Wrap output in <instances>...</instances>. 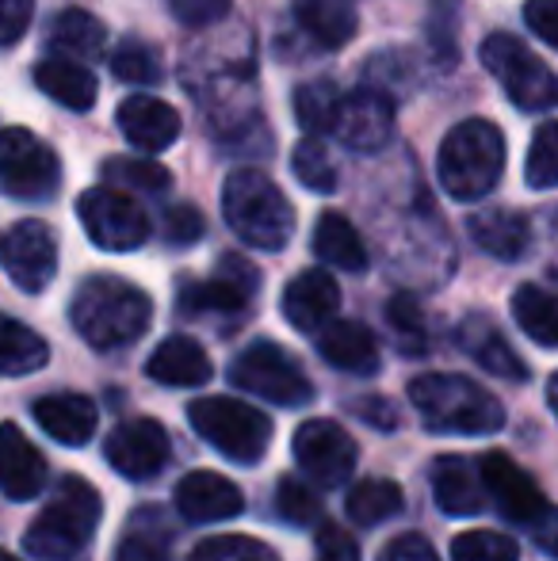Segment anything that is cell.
<instances>
[{
    "instance_id": "7a4b0ae2",
    "label": "cell",
    "mask_w": 558,
    "mask_h": 561,
    "mask_svg": "<svg viewBox=\"0 0 558 561\" xmlns=\"http://www.w3.org/2000/svg\"><path fill=\"white\" fill-rule=\"evenodd\" d=\"M100 493L84 478H61L50 504L23 535V547L38 561H84L100 527Z\"/></svg>"
},
{
    "instance_id": "7dc6e473",
    "label": "cell",
    "mask_w": 558,
    "mask_h": 561,
    "mask_svg": "<svg viewBox=\"0 0 558 561\" xmlns=\"http://www.w3.org/2000/svg\"><path fill=\"white\" fill-rule=\"evenodd\" d=\"M31 12H35V0H0V46L20 43Z\"/></svg>"
},
{
    "instance_id": "ab89813d",
    "label": "cell",
    "mask_w": 558,
    "mask_h": 561,
    "mask_svg": "<svg viewBox=\"0 0 558 561\" xmlns=\"http://www.w3.org/2000/svg\"><path fill=\"white\" fill-rule=\"evenodd\" d=\"M187 561H280V558L272 547L246 539V535H215V539L200 542Z\"/></svg>"
},
{
    "instance_id": "ba28073f",
    "label": "cell",
    "mask_w": 558,
    "mask_h": 561,
    "mask_svg": "<svg viewBox=\"0 0 558 561\" xmlns=\"http://www.w3.org/2000/svg\"><path fill=\"white\" fill-rule=\"evenodd\" d=\"M58 153L23 126L0 130V192L20 203H43L58 192Z\"/></svg>"
},
{
    "instance_id": "30bf717a",
    "label": "cell",
    "mask_w": 558,
    "mask_h": 561,
    "mask_svg": "<svg viewBox=\"0 0 558 561\" xmlns=\"http://www.w3.org/2000/svg\"><path fill=\"white\" fill-rule=\"evenodd\" d=\"M77 215L89 241L104 252H130L146 244L149 218L146 210L119 187H92L77 199Z\"/></svg>"
},
{
    "instance_id": "44dd1931",
    "label": "cell",
    "mask_w": 558,
    "mask_h": 561,
    "mask_svg": "<svg viewBox=\"0 0 558 561\" xmlns=\"http://www.w3.org/2000/svg\"><path fill=\"white\" fill-rule=\"evenodd\" d=\"M455 336H459L463 352H467L482 370H490V375L509 378V382H524V378H528L524 359L513 352V344L501 336V329L493 325L490 318H482V313H470V318H463L459 333H455Z\"/></svg>"
},
{
    "instance_id": "9c48e42d",
    "label": "cell",
    "mask_w": 558,
    "mask_h": 561,
    "mask_svg": "<svg viewBox=\"0 0 558 561\" xmlns=\"http://www.w3.org/2000/svg\"><path fill=\"white\" fill-rule=\"evenodd\" d=\"M230 378H234V386L272 401V405L295 409L314 398V386H310V378L303 375V367H298L283 347L272 344V340L249 344L246 352L234 359Z\"/></svg>"
},
{
    "instance_id": "3957f363",
    "label": "cell",
    "mask_w": 558,
    "mask_h": 561,
    "mask_svg": "<svg viewBox=\"0 0 558 561\" xmlns=\"http://www.w3.org/2000/svg\"><path fill=\"white\" fill-rule=\"evenodd\" d=\"M436 172L452 199H482L498 187L501 172H505V138L486 118H467V123L452 126L447 138L440 141Z\"/></svg>"
},
{
    "instance_id": "4dcf8cb0",
    "label": "cell",
    "mask_w": 558,
    "mask_h": 561,
    "mask_svg": "<svg viewBox=\"0 0 558 561\" xmlns=\"http://www.w3.org/2000/svg\"><path fill=\"white\" fill-rule=\"evenodd\" d=\"M172 554V527L157 508H141L130 516L123 531L115 561H169Z\"/></svg>"
},
{
    "instance_id": "c3c4849f",
    "label": "cell",
    "mask_w": 558,
    "mask_h": 561,
    "mask_svg": "<svg viewBox=\"0 0 558 561\" xmlns=\"http://www.w3.org/2000/svg\"><path fill=\"white\" fill-rule=\"evenodd\" d=\"M524 23L532 27V35H539L547 46L558 50V0H528L524 4Z\"/></svg>"
},
{
    "instance_id": "ac0fdd59",
    "label": "cell",
    "mask_w": 558,
    "mask_h": 561,
    "mask_svg": "<svg viewBox=\"0 0 558 561\" xmlns=\"http://www.w3.org/2000/svg\"><path fill=\"white\" fill-rule=\"evenodd\" d=\"M176 508L187 524H223L234 519L246 501H241V489L234 481H226L215 470H195L187 478H180L176 485Z\"/></svg>"
},
{
    "instance_id": "f35d334b",
    "label": "cell",
    "mask_w": 558,
    "mask_h": 561,
    "mask_svg": "<svg viewBox=\"0 0 558 561\" xmlns=\"http://www.w3.org/2000/svg\"><path fill=\"white\" fill-rule=\"evenodd\" d=\"M112 73L127 84H157L161 81V58L141 38H123L112 54Z\"/></svg>"
},
{
    "instance_id": "681fc988",
    "label": "cell",
    "mask_w": 558,
    "mask_h": 561,
    "mask_svg": "<svg viewBox=\"0 0 558 561\" xmlns=\"http://www.w3.org/2000/svg\"><path fill=\"white\" fill-rule=\"evenodd\" d=\"M379 561H440V558H436V550L429 547V539H421V535H398V539L383 550Z\"/></svg>"
},
{
    "instance_id": "8fae6325",
    "label": "cell",
    "mask_w": 558,
    "mask_h": 561,
    "mask_svg": "<svg viewBox=\"0 0 558 561\" xmlns=\"http://www.w3.org/2000/svg\"><path fill=\"white\" fill-rule=\"evenodd\" d=\"M0 264H4L8 279L15 283L27 295L50 287L54 272H58V241H54V229L46 222H15L0 241Z\"/></svg>"
},
{
    "instance_id": "f1b7e54d",
    "label": "cell",
    "mask_w": 558,
    "mask_h": 561,
    "mask_svg": "<svg viewBox=\"0 0 558 561\" xmlns=\"http://www.w3.org/2000/svg\"><path fill=\"white\" fill-rule=\"evenodd\" d=\"M295 23L314 38L318 46H344L356 35V12L344 0H295Z\"/></svg>"
},
{
    "instance_id": "52a82bcc",
    "label": "cell",
    "mask_w": 558,
    "mask_h": 561,
    "mask_svg": "<svg viewBox=\"0 0 558 561\" xmlns=\"http://www.w3.org/2000/svg\"><path fill=\"white\" fill-rule=\"evenodd\" d=\"M482 66L498 77V84L505 89V96L513 100L521 112H547L558 104V81L547 69L544 58L528 50L516 35H490L482 43Z\"/></svg>"
},
{
    "instance_id": "bcb514c9",
    "label": "cell",
    "mask_w": 558,
    "mask_h": 561,
    "mask_svg": "<svg viewBox=\"0 0 558 561\" xmlns=\"http://www.w3.org/2000/svg\"><path fill=\"white\" fill-rule=\"evenodd\" d=\"M318 561H360V547L344 527L321 524L318 527Z\"/></svg>"
},
{
    "instance_id": "484cf974",
    "label": "cell",
    "mask_w": 558,
    "mask_h": 561,
    "mask_svg": "<svg viewBox=\"0 0 558 561\" xmlns=\"http://www.w3.org/2000/svg\"><path fill=\"white\" fill-rule=\"evenodd\" d=\"M146 375L161 386H176V390H187V386H203L210 378V359L192 336H169L164 344H157V352L149 355Z\"/></svg>"
},
{
    "instance_id": "7c38bea8",
    "label": "cell",
    "mask_w": 558,
    "mask_h": 561,
    "mask_svg": "<svg viewBox=\"0 0 558 561\" xmlns=\"http://www.w3.org/2000/svg\"><path fill=\"white\" fill-rule=\"evenodd\" d=\"M295 458L318 485H344L356 470V439L337 421H306L295 432Z\"/></svg>"
},
{
    "instance_id": "277c9868",
    "label": "cell",
    "mask_w": 558,
    "mask_h": 561,
    "mask_svg": "<svg viewBox=\"0 0 558 561\" xmlns=\"http://www.w3.org/2000/svg\"><path fill=\"white\" fill-rule=\"evenodd\" d=\"M410 401L421 421L436 432L490 436L505 424L501 401L463 375H418L410 382Z\"/></svg>"
},
{
    "instance_id": "603a6c76",
    "label": "cell",
    "mask_w": 558,
    "mask_h": 561,
    "mask_svg": "<svg viewBox=\"0 0 558 561\" xmlns=\"http://www.w3.org/2000/svg\"><path fill=\"white\" fill-rule=\"evenodd\" d=\"M35 424L66 447H84L96 432V405L84 393H46L35 401Z\"/></svg>"
},
{
    "instance_id": "2e32d148",
    "label": "cell",
    "mask_w": 558,
    "mask_h": 561,
    "mask_svg": "<svg viewBox=\"0 0 558 561\" xmlns=\"http://www.w3.org/2000/svg\"><path fill=\"white\" fill-rule=\"evenodd\" d=\"M478 473H482L486 496H493V504H498L505 519H513V524H521V527H532L544 516V508H547L544 493H539L536 481H532L509 455H501V450L482 455Z\"/></svg>"
},
{
    "instance_id": "f5cc1de1",
    "label": "cell",
    "mask_w": 558,
    "mask_h": 561,
    "mask_svg": "<svg viewBox=\"0 0 558 561\" xmlns=\"http://www.w3.org/2000/svg\"><path fill=\"white\" fill-rule=\"evenodd\" d=\"M547 401H551V409L558 416V375H551V382H547Z\"/></svg>"
},
{
    "instance_id": "83f0119b",
    "label": "cell",
    "mask_w": 558,
    "mask_h": 561,
    "mask_svg": "<svg viewBox=\"0 0 558 561\" xmlns=\"http://www.w3.org/2000/svg\"><path fill=\"white\" fill-rule=\"evenodd\" d=\"M50 50H58L54 58H69V61H89V58H104L107 46V31L104 23L92 12H81V8H66L61 15H54L50 35H46Z\"/></svg>"
},
{
    "instance_id": "cb8c5ba5",
    "label": "cell",
    "mask_w": 558,
    "mask_h": 561,
    "mask_svg": "<svg viewBox=\"0 0 558 561\" xmlns=\"http://www.w3.org/2000/svg\"><path fill=\"white\" fill-rule=\"evenodd\" d=\"M432 496H436V504L447 516H475L486 504L482 473H478L475 462H467L459 455L436 458V466H432Z\"/></svg>"
},
{
    "instance_id": "ffe728a7",
    "label": "cell",
    "mask_w": 558,
    "mask_h": 561,
    "mask_svg": "<svg viewBox=\"0 0 558 561\" xmlns=\"http://www.w3.org/2000/svg\"><path fill=\"white\" fill-rule=\"evenodd\" d=\"M115 123H119L123 138L141 153H161L180 138V115L157 96L123 100L119 112H115Z\"/></svg>"
},
{
    "instance_id": "f907efd6",
    "label": "cell",
    "mask_w": 558,
    "mask_h": 561,
    "mask_svg": "<svg viewBox=\"0 0 558 561\" xmlns=\"http://www.w3.org/2000/svg\"><path fill=\"white\" fill-rule=\"evenodd\" d=\"M352 413H356L364 424H375V428H398L395 405H390V401H383V398H360V401H352Z\"/></svg>"
},
{
    "instance_id": "8d00e7d4",
    "label": "cell",
    "mask_w": 558,
    "mask_h": 561,
    "mask_svg": "<svg viewBox=\"0 0 558 561\" xmlns=\"http://www.w3.org/2000/svg\"><path fill=\"white\" fill-rule=\"evenodd\" d=\"M291 169H295V176L303 180V187H310V192H318V195L337 192V164H333V157H329V149L321 146V138L298 141L295 153H291Z\"/></svg>"
},
{
    "instance_id": "e575fe53",
    "label": "cell",
    "mask_w": 558,
    "mask_h": 561,
    "mask_svg": "<svg viewBox=\"0 0 558 561\" xmlns=\"http://www.w3.org/2000/svg\"><path fill=\"white\" fill-rule=\"evenodd\" d=\"M337 107H341V92L333 81H306L295 89V118L310 138L333 130Z\"/></svg>"
},
{
    "instance_id": "8992f818",
    "label": "cell",
    "mask_w": 558,
    "mask_h": 561,
    "mask_svg": "<svg viewBox=\"0 0 558 561\" xmlns=\"http://www.w3.org/2000/svg\"><path fill=\"white\" fill-rule=\"evenodd\" d=\"M187 421L218 455L234 458L241 466L264 458V450L272 444V421L264 413H257L253 405H246V401L200 398L187 409Z\"/></svg>"
},
{
    "instance_id": "4316f807",
    "label": "cell",
    "mask_w": 558,
    "mask_h": 561,
    "mask_svg": "<svg viewBox=\"0 0 558 561\" xmlns=\"http://www.w3.org/2000/svg\"><path fill=\"white\" fill-rule=\"evenodd\" d=\"M35 84L69 112H89L96 104V77L69 58H46L35 66Z\"/></svg>"
},
{
    "instance_id": "e0dca14e",
    "label": "cell",
    "mask_w": 558,
    "mask_h": 561,
    "mask_svg": "<svg viewBox=\"0 0 558 561\" xmlns=\"http://www.w3.org/2000/svg\"><path fill=\"white\" fill-rule=\"evenodd\" d=\"M283 318L298 329V333H321L333 321L337 306H341V287L333 283V275L310 267V272L295 275L283 290Z\"/></svg>"
},
{
    "instance_id": "7402d4cb",
    "label": "cell",
    "mask_w": 558,
    "mask_h": 561,
    "mask_svg": "<svg viewBox=\"0 0 558 561\" xmlns=\"http://www.w3.org/2000/svg\"><path fill=\"white\" fill-rule=\"evenodd\" d=\"M318 352L329 367L349 375H375L379 370V340L364 321H329L318 333Z\"/></svg>"
},
{
    "instance_id": "ee69618b",
    "label": "cell",
    "mask_w": 558,
    "mask_h": 561,
    "mask_svg": "<svg viewBox=\"0 0 558 561\" xmlns=\"http://www.w3.org/2000/svg\"><path fill=\"white\" fill-rule=\"evenodd\" d=\"M387 321H390V329H395L398 336L406 340V347H418L421 352V344H424V313H421V306L413 302L410 295H398V298H390V306H387Z\"/></svg>"
},
{
    "instance_id": "f546056e",
    "label": "cell",
    "mask_w": 558,
    "mask_h": 561,
    "mask_svg": "<svg viewBox=\"0 0 558 561\" xmlns=\"http://www.w3.org/2000/svg\"><path fill=\"white\" fill-rule=\"evenodd\" d=\"M314 252L321 264L341 267V272H364L367 267V249L360 241L356 226L341 215H321L314 226Z\"/></svg>"
},
{
    "instance_id": "b9f144b4",
    "label": "cell",
    "mask_w": 558,
    "mask_h": 561,
    "mask_svg": "<svg viewBox=\"0 0 558 561\" xmlns=\"http://www.w3.org/2000/svg\"><path fill=\"white\" fill-rule=\"evenodd\" d=\"M276 512L287 519V524H298V527L318 524V516H321L318 489H310L306 481H298V478H283L280 489H276Z\"/></svg>"
},
{
    "instance_id": "5b68a950",
    "label": "cell",
    "mask_w": 558,
    "mask_h": 561,
    "mask_svg": "<svg viewBox=\"0 0 558 561\" xmlns=\"http://www.w3.org/2000/svg\"><path fill=\"white\" fill-rule=\"evenodd\" d=\"M223 215L241 241L264 252H280L295 233V210L287 195L257 169H238L226 176Z\"/></svg>"
},
{
    "instance_id": "7bdbcfd3",
    "label": "cell",
    "mask_w": 558,
    "mask_h": 561,
    "mask_svg": "<svg viewBox=\"0 0 558 561\" xmlns=\"http://www.w3.org/2000/svg\"><path fill=\"white\" fill-rule=\"evenodd\" d=\"M169 12L184 23L187 31L215 27L230 15V0H169Z\"/></svg>"
},
{
    "instance_id": "d4e9b609",
    "label": "cell",
    "mask_w": 558,
    "mask_h": 561,
    "mask_svg": "<svg viewBox=\"0 0 558 561\" xmlns=\"http://www.w3.org/2000/svg\"><path fill=\"white\" fill-rule=\"evenodd\" d=\"M467 229H470V241L498 260H521L524 252H528V241H532L528 218L516 215V210H505V207L475 210Z\"/></svg>"
},
{
    "instance_id": "1f68e13d",
    "label": "cell",
    "mask_w": 558,
    "mask_h": 561,
    "mask_svg": "<svg viewBox=\"0 0 558 561\" xmlns=\"http://www.w3.org/2000/svg\"><path fill=\"white\" fill-rule=\"evenodd\" d=\"M46 359H50L46 340L35 329L23 325V321L0 313V375L8 378L31 375V370L46 367Z\"/></svg>"
},
{
    "instance_id": "5bb4252c",
    "label": "cell",
    "mask_w": 558,
    "mask_h": 561,
    "mask_svg": "<svg viewBox=\"0 0 558 561\" xmlns=\"http://www.w3.org/2000/svg\"><path fill=\"white\" fill-rule=\"evenodd\" d=\"M333 134L341 146L356 149V153H379L395 138V104L379 89H360L352 96H341Z\"/></svg>"
},
{
    "instance_id": "74e56055",
    "label": "cell",
    "mask_w": 558,
    "mask_h": 561,
    "mask_svg": "<svg viewBox=\"0 0 558 561\" xmlns=\"http://www.w3.org/2000/svg\"><path fill=\"white\" fill-rule=\"evenodd\" d=\"M524 180L536 192H551L558 187V118L544 123L532 138L528 161H524Z\"/></svg>"
},
{
    "instance_id": "4fadbf2b",
    "label": "cell",
    "mask_w": 558,
    "mask_h": 561,
    "mask_svg": "<svg viewBox=\"0 0 558 561\" xmlns=\"http://www.w3.org/2000/svg\"><path fill=\"white\" fill-rule=\"evenodd\" d=\"M261 275L249 260L223 256L210 279L184 283L180 287V310L184 313H241L253 302Z\"/></svg>"
},
{
    "instance_id": "d6a6232c",
    "label": "cell",
    "mask_w": 558,
    "mask_h": 561,
    "mask_svg": "<svg viewBox=\"0 0 558 561\" xmlns=\"http://www.w3.org/2000/svg\"><path fill=\"white\" fill-rule=\"evenodd\" d=\"M513 318L536 344L558 347V295L536 283H524L513 295Z\"/></svg>"
},
{
    "instance_id": "db71d44e",
    "label": "cell",
    "mask_w": 558,
    "mask_h": 561,
    "mask_svg": "<svg viewBox=\"0 0 558 561\" xmlns=\"http://www.w3.org/2000/svg\"><path fill=\"white\" fill-rule=\"evenodd\" d=\"M0 561H20V558H12V554H8V550H0Z\"/></svg>"
},
{
    "instance_id": "6da1fadb",
    "label": "cell",
    "mask_w": 558,
    "mask_h": 561,
    "mask_svg": "<svg viewBox=\"0 0 558 561\" xmlns=\"http://www.w3.org/2000/svg\"><path fill=\"white\" fill-rule=\"evenodd\" d=\"M149 318H153L149 295L119 275H92L77 287L73 302H69V321L84 344H92L96 352L135 344L149 329Z\"/></svg>"
},
{
    "instance_id": "d6986e66",
    "label": "cell",
    "mask_w": 558,
    "mask_h": 561,
    "mask_svg": "<svg viewBox=\"0 0 558 561\" xmlns=\"http://www.w3.org/2000/svg\"><path fill=\"white\" fill-rule=\"evenodd\" d=\"M46 485V458L15 424H0V493L8 501H35Z\"/></svg>"
},
{
    "instance_id": "836d02e7",
    "label": "cell",
    "mask_w": 558,
    "mask_h": 561,
    "mask_svg": "<svg viewBox=\"0 0 558 561\" xmlns=\"http://www.w3.org/2000/svg\"><path fill=\"white\" fill-rule=\"evenodd\" d=\"M344 508H349L352 524H360V527L387 524V519H395L398 512H402V489L387 478H367L349 489Z\"/></svg>"
},
{
    "instance_id": "60d3db41",
    "label": "cell",
    "mask_w": 558,
    "mask_h": 561,
    "mask_svg": "<svg viewBox=\"0 0 558 561\" xmlns=\"http://www.w3.org/2000/svg\"><path fill=\"white\" fill-rule=\"evenodd\" d=\"M516 542L501 531H463L452 542V561H516Z\"/></svg>"
},
{
    "instance_id": "816d5d0a",
    "label": "cell",
    "mask_w": 558,
    "mask_h": 561,
    "mask_svg": "<svg viewBox=\"0 0 558 561\" xmlns=\"http://www.w3.org/2000/svg\"><path fill=\"white\" fill-rule=\"evenodd\" d=\"M528 531H532V539H536V547L544 550L547 558L558 561V508H555V504H547L544 516H539Z\"/></svg>"
},
{
    "instance_id": "9a60e30c",
    "label": "cell",
    "mask_w": 558,
    "mask_h": 561,
    "mask_svg": "<svg viewBox=\"0 0 558 561\" xmlns=\"http://www.w3.org/2000/svg\"><path fill=\"white\" fill-rule=\"evenodd\" d=\"M104 455L115 473H123V478H130V481H146V478H153V473H161V466L169 462L172 439L157 421L138 416V421L119 424V428L107 436Z\"/></svg>"
},
{
    "instance_id": "d590c367",
    "label": "cell",
    "mask_w": 558,
    "mask_h": 561,
    "mask_svg": "<svg viewBox=\"0 0 558 561\" xmlns=\"http://www.w3.org/2000/svg\"><path fill=\"white\" fill-rule=\"evenodd\" d=\"M104 180L141 195H164L172 187L169 169H161L157 161H141V157H112V161H104Z\"/></svg>"
},
{
    "instance_id": "f6af8a7d",
    "label": "cell",
    "mask_w": 558,
    "mask_h": 561,
    "mask_svg": "<svg viewBox=\"0 0 558 561\" xmlns=\"http://www.w3.org/2000/svg\"><path fill=\"white\" fill-rule=\"evenodd\" d=\"M203 215L192 207V203H176V207L164 210V237H169V244H176V249H184V244H195L203 237Z\"/></svg>"
}]
</instances>
